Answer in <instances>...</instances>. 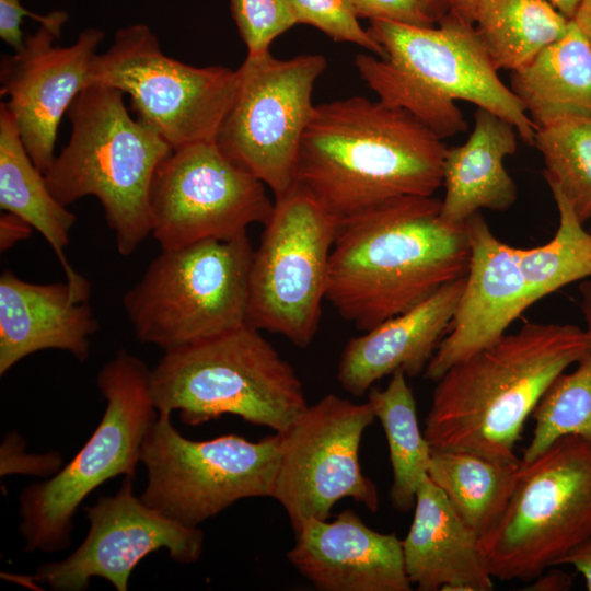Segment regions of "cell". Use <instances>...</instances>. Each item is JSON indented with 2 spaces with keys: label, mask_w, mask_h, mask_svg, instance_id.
I'll use <instances>...</instances> for the list:
<instances>
[{
  "label": "cell",
  "mask_w": 591,
  "mask_h": 591,
  "mask_svg": "<svg viewBox=\"0 0 591 591\" xmlns=\"http://www.w3.org/2000/svg\"><path fill=\"white\" fill-rule=\"evenodd\" d=\"M465 227L471 255L463 292L424 372L434 382L456 362L497 341L534 304L519 266L518 247L500 241L479 212Z\"/></svg>",
  "instance_id": "cell-18"
},
{
  "label": "cell",
  "mask_w": 591,
  "mask_h": 591,
  "mask_svg": "<svg viewBox=\"0 0 591 591\" xmlns=\"http://www.w3.org/2000/svg\"><path fill=\"white\" fill-rule=\"evenodd\" d=\"M558 228L551 241L518 248L519 266L533 303L575 281L591 277V233L555 186Z\"/></svg>",
  "instance_id": "cell-29"
},
{
  "label": "cell",
  "mask_w": 591,
  "mask_h": 591,
  "mask_svg": "<svg viewBox=\"0 0 591 591\" xmlns=\"http://www.w3.org/2000/svg\"><path fill=\"white\" fill-rule=\"evenodd\" d=\"M441 204L404 196L338 221L326 300L346 321L369 331L466 276L465 223L443 221Z\"/></svg>",
  "instance_id": "cell-1"
},
{
  "label": "cell",
  "mask_w": 591,
  "mask_h": 591,
  "mask_svg": "<svg viewBox=\"0 0 591 591\" xmlns=\"http://www.w3.org/2000/svg\"><path fill=\"white\" fill-rule=\"evenodd\" d=\"M124 93L102 83L82 90L70 105L68 143L45 173L54 197L68 206L95 197L129 256L151 234L150 193L155 172L172 148L130 116Z\"/></svg>",
  "instance_id": "cell-5"
},
{
  "label": "cell",
  "mask_w": 591,
  "mask_h": 591,
  "mask_svg": "<svg viewBox=\"0 0 591 591\" xmlns=\"http://www.w3.org/2000/svg\"><path fill=\"white\" fill-rule=\"evenodd\" d=\"M576 364L553 381L534 408L535 427L521 463L532 461L563 437L591 441V348Z\"/></svg>",
  "instance_id": "cell-30"
},
{
  "label": "cell",
  "mask_w": 591,
  "mask_h": 591,
  "mask_svg": "<svg viewBox=\"0 0 591 591\" xmlns=\"http://www.w3.org/2000/svg\"><path fill=\"white\" fill-rule=\"evenodd\" d=\"M581 310L586 320V333L591 348V279L586 280L580 286Z\"/></svg>",
  "instance_id": "cell-42"
},
{
  "label": "cell",
  "mask_w": 591,
  "mask_h": 591,
  "mask_svg": "<svg viewBox=\"0 0 591 591\" xmlns=\"http://www.w3.org/2000/svg\"><path fill=\"white\" fill-rule=\"evenodd\" d=\"M25 16L39 23L47 19V14L39 15L27 11L22 5V0H0V37L13 51L20 50L24 45L25 37L21 25Z\"/></svg>",
  "instance_id": "cell-36"
},
{
  "label": "cell",
  "mask_w": 591,
  "mask_h": 591,
  "mask_svg": "<svg viewBox=\"0 0 591 591\" xmlns=\"http://www.w3.org/2000/svg\"><path fill=\"white\" fill-rule=\"evenodd\" d=\"M591 48V0H583L571 19Z\"/></svg>",
  "instance_id": "cell-40"
},
{
  "label": "cell",
  "mask_w": 591,
  "mask_h": 591,
  "mask_svg": "<svg viewBox=\"0 0 591 591\" xmlns=\"http://www.w3.org/2000/svg\"><path fill=\"white\" fill-rule=\"evenodd\" d=\"M326 66L318 54L279 59L266 51L247 55L236 69L237 90L216 143L275 197L296 184L302 138L315 106L313 89Z\"/></svg>",
  "instance_id": "cell-13"
},
{
  "label": "cell",
  "mask_w": 591,
  "mask_h": 591,
  "mask_svg": "<svg viewBox=\"0 0 591 591\" xmlns=\"http://www.w3.org/2000/svg\"><path fill=\"white\" fill-rule=\"evenodd\" d=\"M65 11H53L23 47L0 62L1 95L13 114L21 140L44 174L55 159L59 124L70 105L92 84L91 70L103 31L86 28L70 46H60Z\"/></svg>",
  "instance_id": "cell-17"
},
{
  "label": "cell",
  "mask_w": 591,
  "mask_h": 591,
  "mask_svg": "<svg viewBox=\"0 0 591 591\" xmlns=\"http://www.w3.org/2000/svg\"><path fill=\"white\" fill-rule=\"evenodd\" d=\"M591 535V441L563 437L520 462L505 511L478 540L493 578L530 581Z\"/></svg>",
  "instance_id": "cell-9"
},
{
  "label": "cell",
  "mask_w": 591,
  "mask_h": 591,
  "mask_svg": "<svg viewBox=\"0 0 591 591\" xmlns=\"http://www.w3.org/2000/svg\"><path fill=\"white\" fill-rule=\"evenodd\" d=\"M589 231H590V233H591V227H590V230H589Z\"/></svg>",
  "instance_id": "cell-45"
},
{
  "label": "cell",
  "mask_w": 591,
  "mask_h": 591,
  "mask_svg": "<svg viewBox=\"0 0 591 591\" xmlns=\"http://www.w3.org/2000/svg\"><path fill=\"white\" fill-rule=\"evenodd\" d=\"M280 454L278 432L258 441L223 434L195 441L171 415H160L144 439L147 485L140 498L166 518L198 526L234 502L270 497Z\"/></svg>",
  "instance_id": "cell-10"
},
{
  "label": "cell",
  "mask_w": 591,
  "mask_h": 591,
  "mask_svg": "<svg viewBox=\"0 0 591 591\" xmlns=\"http://www.w3.org/2000/svg\"><path fill=\"white\" fill-rule=\"evenodd\" d=\"M0 208L38 231L60 262L67 281L80 292L91 294L90 283L72 268L65 252L76 215L49 190L45 174L26 151L5 102L0 104Z\"/></svg>",
  "instance_id": "cell-25"
},
{
  "label": "cell",
  "mask_w": 591,
  "mask_h": 591,
  "mask_svg": "<svg viewBox=\"0 0 591 591\" xmlns=\"http://www.w3.org/2000/svg\"><path fill=\"white\" fill-rule=\"evenodd\" d=\"M519 468L520 462L501 463L467 452L432 450L428 476L479 540L505 511Z\"/></svg>",
  "instance_id": "cell-27"
},
{
  "label": "cell",
  "mask_w": 591,
  "mask_h": 591,
  "mask_svg": "<svg viewBox=\"0 0 591 591\" xmlns=\"http://www.w3.org/2000/svg\"><path fill=\"white\" fill-rule=\"evenodd\" d=\"M474 120L467 140L448 148L444 157L440 216L451 225L464 224L482 209L506 211L518 198L517 185L503 165L517 151V129L482 107Z\"/></svg>",
  "instance_id": "cell-23"
},
{
  "label": "cell",
  "mask_w": 591,
  "mask_h": 591,
  "mask_svg": "<svg viewBox=\"0 0 591 591\" xmlns=\"http://www.w3.org/2000/svg\"><path fill=\"white\" fill-rule=\"evenodd\" d=\"M548 186L557 187L579 220H591V117L536 130L534 144Z\"/></svg>",
  "instance_id": "cell-31"
},
{
  "label": "cell",
  "mask_w": 591,
  "mask_h": 591,
  "mask_svg": "<svg viewBox=\"0 0 591 591\" xmlns=\"http://www.w3.org/2000/svg\"><path fill=\"white\" fill-rule=\"evenodd\" d=\"M231 15L247 55L269 51L270 44L298 24L287 0H229Z\"/></svg>",
  "instance_id": "cell-32"
},
{
  "label": "cell",
  "mask_w": 591,
  "mask_h": 591,
  "mask_svg": "<svg viewBox=\"0 0 591 591\" xmlns=\"http://www.w3.org/2000/svg\"><path fill=\"white\" fill-rule=\"evenodd\" d=\"M89 296L66 282L35 283L9 269L0 276V375L37 351L56 349L84 362L99 327Z\"/></svg>",
  "instance_id": "cell-20"
},
{
  "label": "cell",
  "mask_w": 591,
  "mask_h": 591,
  "mask_svg": "<svg viewBox=\"0 0 591 591\" xmlns=\"http://www.w3.org/2000/svg\"><path fill=\"white\" fill-rule=\"evenodd\" d=\"M476 0H455L454 8L450 14L473 24V11Z\"/></svg>",
  "instance_id": "cell-43"
},
{
  "label": "cell",
  "mask_w": 591,
  "mask_h": 591,
  "mask_svg": "<svg viewBox=\"0 0 591 591\" xmlns=\"http://www.w3.org/2000/svg\"><path fill=\"white\" fill-rule=\"evenodd\" d=\"M61 463L62 457L58 452L25 453L23 439L14 431L5 436L0 448L1 476L9 474L53 476L60 470Z\"/></svg>",
  "instance_id": "cell-34"
},
{
  "label": "cell",
  "mask_w": 591,
  "mask_h": 591,
  "mask_svg": "<svg viewBox=\"0 0 591 591\" xmlns=\"http://www.w3.org/2000/svg\"><path fill=\"white\" fill-rule=\"evenodd\" d=\"M298 23L309 24L336 42H346L385 57L384 49L358 22L349 0H287Z\"/></svg>",
  "instance_id": "cell-33"
},
{
  "label": "cell",
  "mask_w": 591,
  "mask_h": 591,
  "mask_svg": "<svg viewBox=\"0 0 591 591\" xmlns=\"http://www.w3.org/2000/svg\"><path fill=\"white\" fill-rule=\"evenodd\" d=\"M150 371L125 349L101 368L96 384L106 406L94 432L56 474L20 494L19 529L26 552L67 548L73 517L83 500L108 479L134 478L144 439L159 416Z\"/></svg>",
  "instance_id": "cell-7"
},
{
  "label": "cell",
  "mask_w": 591,
  "mask_h": 591,
  "mask_svg": "<svg viewBox=\"0 0 591 591\" xmlns=\"http://www.w3.org/2000/svg\"><path fill=\"white\" fill-rule=\"evenodd\" d=\"M253 253L247 234L161 250L123 297L139 341L166 351L246 324Z\"/></svg>",
  "instance_id": "cell-8"
},
{
  "label": "cell",
  "mask_w": 591,
  "mask_h": 591,
  "mask_svg": "<svg viewBox=\"0 0 591 591\" xmlns=\"http://www.w3.org/2000/svg\"><path fill=\"white\" fill-rule=\"evenodd\" d=\"M358 19L384 20L394 23L432 27L436 22L422 0H349Z\"/></svg>",
  "instance_id": "cell-35"
},
{
  "label": "cell",
  "mask_w": 591,
  "mask_h": 591,
  "mask_svg": "<svg viewBox=\"0 0 591 591\" xmlns=\"http://www.w3.org/2000/svg\"><path fill=\"white\" fill-rule=\"evenodd\" d=\"M402 546L407 577L420 591L494 588L478 551V537L429 476L417 489L414 518Z\"/></svg>",
  "instance_id": "cell-22"
},
{
  "label": "cell",
  "mask_w": 591,
  "mask_h": 591,
  "mask_svg": "<svg viewBox=\"0 0 591 591\" xmlns=\"http://www.w3.org/2000/svg\"><path fill=\"white\" fill-rule=\"evenodd\" d=\"M275 199L253 253L246 324L306 348L326 299L338 219L299 184Z\"/></svg>",
  "instance_id": "cell-11"
},
{
  "label": "cell",
  "mask_w": 591,
  "mask_h": 591,
  "mask_svg": "<svg viewBox=\"0 0 591 591\" xmlns=\"http://www.w3.org/2000/svg\"><path fill=\"white\" fill-rule=\"evenodd\" d=\"M571 587V577L559 570H551L546 575H540L534 579L529 590L534 591H559Z\"/></svg>",
  "instance_id": "cell-39"
},
{
  "label": "cell",
  "mask_w": 591,
  "mask_h": 591,
  "mask_svg": "<svg viewBox=\"0 0 591 591\" xmlns=\"http://www.w3.org/2000/svg\"><path fill=\"white\" fill-rule=\"evenodd\" d=\"M571 565L586 581L587 590L591 591V535L567 552L556 565Z\"/></svg>",
  "instance_id": "cell-38"
},
{
  "label": "cell",
  "mask_w": 591,
  "mask_h": 591,
  "mask_svg": "<svg viewBox=\"0 0 591 591\" xmlns=\"http://www.w3.org/2000/svg\"><path fill=\"white\" fill-rule=\"evenodd\" d=\"M34 230L26 221L11 212L0 216V251L7 252L16 243L26 240Z\"/></svg>",
  "instance_id": "cell-37"
},
{
  "label": "cell",
  "mask_w": 591,
  "mask_h": 591,
  "mask_svg": "<svg viewBox=\"0 0 591 591\" xmlns=\"http://www.w3.org/2000/svg\"><path fill=\"white\" fill-rule=\"evenodd\" d=\"M83 510L90 528L76 551L14 580L56 591H84L91 579L102 578L117 591H127L132 570L151 553L164 548L174 561L186 565L201 556L202 531L166 518L136 497L131 477H125L115 495Z\"/></svg>",
  "instance_id": "cell-16"
},
{
  "label": "cell",
  "mask_w": 591,
  "mask_h": 591,
  "mask_svg": "<svg viewBox=\"0 0 591 591\" xmlns=\"http://www.w3.org/2000/svg\"><path fill=\"white\" fill-rule=\"evenodd\" d=\"M367 31L385 57L358 54L355 66L381 102L406 111L444 139L467 130L455 104L466 101L508 120L534 144L536 129L499 78L474 24L449 14L437 27L371 20Z\"/></svg>",
  "instance_id": "cell-4"
},
{
  "label": "cell",
  "mask_w": 591,
  "mask_h": 591,
  "mask_svg": "<svg viewBox=\"0 0 591 591\" xmlns=\"http://www.w3.org/2000/svg\"><path fill=\"white\" fill-rule=\"evenodd\" d=\"M465 277L444 285L410 310L391 317L345 346L337 369L341 387L363 396L386 375L425 372L445 336L463 292Z\"/></svg>",
  "instance_id": "cell-21"
},
{
  "label": "cell",
  "mask_w": 591,
  "mask_h": 591,
  "mask_svg": "<svg viewBox=\"0 0 591 591\" xmlns=\"http://www.w3.org/2000/svg\"><path fill=\"white\" fill-rule=\"evenodd\" d=\"M288 561L320 591H409L402 541L369 528L352 510L309 518L297 529Z\"/></svg>",
  "instance_id": "cell-19"
},
{
  "label": "cell",
  "mask_w": 591,
  "mask_h": 591,
  "mask_svg": "<svg viewBox=\"0 0 591 591\" xmlns=\"http://www.w3.org/2000/svg\"><path fill=\"white\" fill-rule=\"evenodd\" d=\"M590 348L571 324L524 323L437 381L424 434L433 451L518 463L526 419L553 381Z\"/></svg>",
  "instance_id": "cell-3"
},
{
  "label": "cell",
  "mask_w": 591,
  "mask_h": 591,
  "mask_svg": "<svg viewBox=\"0 0 591 591\" xmlns=\"http://www.w3.org/2000/svg\"><path fill=\"white\" fill-rule=\"evenodd\" d=\"M150 386L158 413L189 426L230 414L282 432L308 406L294 369L248 324L164 351Z\"/></svg>",
  "instance_id": "cell-6"
},
{
  "label": "cell",
  "mask_w": 591,
  "mask_h": 591,
  "mask_svg": "<svg viewBox=\"0 0 591 591\" xmlns=\"http://www.w3.org/2000/svg\"><path fill=\"white\" fill-rule=\"evenodd\" d=\"M404 371L391 374L385 389H370L368 402L385 432L393 483L390 500L394 509L407 512L415 506L416 493L428 476L432 449L420 430L416 402Z\"/></svg>",
  "instance_id": "cell-28"
},
{
  "label": "cell",
  "mask_w": 591,
  "mask_h": 591,
  "mask_svg": "<svg viewBox=\"0 0 591 591\" xmlns=\"http://www.w3.org/2000/svg\"><path fill=\"white\" fill-rule=\"evenodd\" d=\"M91 78L128 94L137 118L172 150L216 141L239 85L237 70L196 67L165 55L143 23L115 33L111 47L95 56Z\"/></svg>",
  "instance_id": "cell-12"
},
{
  "label": "cell",
  "mask_w": 591,
  "mask_h": 591,
  "mask_svg": "<svg viewBox=\"0 0 591 591\" xmlns=\"http://www.w3.org/2000/svg\"><path fill=\"white\" fill-rule=\"evenodd\" d=\"M422 2L438 24L452 12L455 0H422Z\"/></svg>",
  "instance_id": "cell-41"
},
{
  "label": "cell",
  "mask_w": 591,
  "mask_h": 591,
  "mask_svg": "<svg viewBox=\"0 0 591 591\" xmlns=\"http://www.w3.org/2000/svg\"><path fill=\"white\" fill-rule=\"evenodd\" d=\"M265 184L232 162L216 141L171 151L153 177L151 234L161 250L206 240H231L269 219Z\"/></svg>",
  "instance_id": "cell-15"
},
{
  "label": "cell",
  "mask_w": 591,
  "mask_h": 591,
  "mask_svg": "<svg viewBox=\"0 0 591 591\" xmlns=\"http://www.w3.org/2000/svg\"><path fill=\"white\" fill-rule=\"evenodd\" d=\"M371 404L327 394L308 405L280 436L271 498L294 529L305 519L326 520L345 498L375 512L378 488L360 467L359 449L375 420Z\"/></svg>",
  "instance_id": "cell-14"
},
{
  "label": "cell",
  "mask_w": 591,
  "mask_h": 591,
  "mask_svg": "<svg viewBox=\"0 0 591 591\" xmlns=\"http://www.w3.org/2000/svg\"><path fill=\"white\" fill-rule=\"evenodd\" d=\"M511 72V90L536 130L591 117V48L572 20L563 38Z\"/></svg>",
  "instance_id": "cell-24"
},
{
  "label": "cell",
  "mask_w": 591,
  "mask_h": 591,
  "mask_svg": "<svg viewBox=\"0 0 591 591\" xmlns=\"http://www.w3.org/2000/svg\"><path fill=\"white\" fill-rule=\"evenodd\" d=\"M447 147L404 109L351 96L314 106L296 184L339 220L442 186Z\"/></svg>",
  "instance_id": "cell-2"
},
{
  "label": "cell",
  "mask_w": 591,
  "mask_h": 591,
  "mask_svg": "<svg viewBox=\"0 0 591 591\" xmlns=\"http://www.w3.org/2000/svg\"><path fill=\"white\" fill-rule=\"evenodd\" d=\"M571 20L547 0H476L473 24L495 67L514 71L563 38Z\"/></svg>",
  "instance_id": "cell-26"
},
{
  "label": "cell",
  "mask_w": 591,
  "mask_h": 591,
  "mask_svg": "<svg viewBox=\"0 0 591 591\" xmlns=\"http://www.w3.org/2000/svg\"><path fill=\"white\" fill-rule=\"evenodd\" d=\"M554 5L560 13L568 19H572L577 9L583 0H547Z\"/></svg>",
  "instance_id": "cell-44"
}]
</instances>
